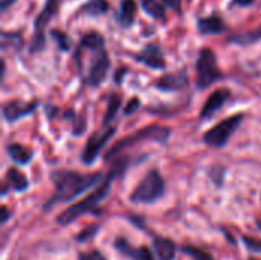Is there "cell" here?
<instances>
[{"label":"cell","mask_w":261,"mask_h":260,"mask_svg":"<svg viewBox=\"0 0 261 260\" xmlns=\"http://www.w3.org/2000/svg\"><path fill=\"white\" fill-rule=\"evenodd\" d=\"M128 167V156H121L116 161H113L110 172L106 175V178L102 179V182L93 188L92 193H89L83 201L70 205L69 208H66L64 211H61L57 216V224L61 227H67L72 222H75L78 218L84 216V215H95L98 216L99 211V204L109 196L110 190H112V184L116 178L124 176L125 170Z\"/></svg>","instance_id":"cell-1"},{"label":"cell","mask_w":261,"mask_h":260,"mask_svg":"<svg viewBox=\"0 0 261 260\" xmlns=\"http://www.w3.org/2000/svg\"><path fill=\"white\" fill-rule=\"evenodd\" d=\"M106 176L101 172L95 173H80L72 170H61L52 173V181L55 185L54 195L46 201L43 210L47 211L54 205L66 204L78 198L80 195L86 193V190L98 187Z\"/></svg>","instance_id":"cell-2"},{"label":"cell","mask_w":261,"mask_h":260,"mask_svg":"<svg viewBox=\"0 0 261 260\" xmlns=\"http://www.w3.org/2000/svg\"><path fill=\"white\" fill-rule=\"evenodd\" d=\"M171 136V129L170 127H164L159 124H153L144 129H139L138 132L119 139L116 144L112 146V149H109V152L106 153L104 159L107 162H110V159H113L115 156H119L122 153V150L130 149L132 146L142 143V141H156V143H167Z\"/></svg>","instance_id":"cell-3"},{"label":"cell","mask_w":261,"mask_h":260,"mask_svg":"<svg viewBox=\"0 0 261 260\" xmlns=\"http://www.w3.org/2000/svg\"><path fill=\"white\" fill-rule=\"evenodd\" d=\"M165 195V179L159 170H150L130 195V202L136 205H150Z\"/></svg>","instance_id":"cell-4"},{"label":"cell","mask_w":261,"mask_h":260,"mask_svg":"<svg viewBox=\"0 0 261 260\" xmlns=\"http://www.w3.org/2000/svg\"><path fill=\"white\" fill-rule=\"evenodd\" d=\"M196 74H197L196 86L199 90H205L223 78V72L219 69L217 57L213 49L210 48L200 49L196 61Z\"/></svg>","instance_id":"cell-5"},{"label":"cell","mask_w":261,"mask_h":260,"mask_svg":"<svg viewBox=\"0 0 261 260\" xmlns=\"http://www.w3.org/2000/svg\"><path fill=\"white\" fill-rule=\"evenodd\" d=\"M63 0H44L41 11L34 18V34L29 44V51L32 54L41 52L46 48V26L50 20L58 14Z\"/></svg>","instance_id":"cell-6"},{"label":"cell","mask_w":261,"mask_h":260,"mask_svg":"<svg viewBox=\"0 0 261 260\" xmlns=\"http://www.w3.org/2000/svg\"><path fill=\"white\" fill-rule=\"evenodd\" d=\"M243 120H245L243 113H237V115L222 120L220 123H217L214 127H211L210 130L203 133V143L213 149H223L229 143L236 130L240 127Z\"/></svg>","instance_id":"cell-7"},{"label":"cell","mask_w":261,"mask_h":260,"mask_svg":"<svg viewBox=\"0 0 261 260\" xmlns=\"http://www.w3.org/2000/svg\"><path fill=\"white\" fill-rule=\"evenodd\" d=\"M109 69H110V58L107 55L106 48L99 51H93L86 75V84L90 87H99L106 81Z\"/></svg>","instance_id":"cell-8"},{"label":"cell","mask_w":261,"mask_h":260,"mask_svg":"<svg viewBox=\"0 0 261 260\" xmlns=\"http://www.w3.org/2000/svg\"><path fill=\"white\" fill-rule=\"evenodd\" d=\"M115 133H116V127H109L104 132L93 133L89 138V141L86 143V146H84V150L81 153V162L84 166H92L96 161V158L101 153V150L106 147V144L110 141V138Z\"/></svg>","instance_id":"cell-9"},{"label":"cell","mask_w":261,"mask_h":260,"mask_svg":"<svg viewBox=\"0 0 261 260\" xmlns=\"http://www.w3.org/2000/svg\"><path fill=\"white\" fill-rule=\"evenodd\" d=\"M37 106H38V101H29V103H26V101H20V100H11L6 104H3L2 115H3V120L8 124H14L18 120L32 115L35 112Z\"/></svg>","instance_id":"cell-10"},{"label":"cell","mask_w":261,"mask_h":260,"mask_svg":"<svg viewBox=\"0 0 261 260\" xmlns=\"http://www.w3.org/2000/svg\"><path fill=\"white\" fill-rule=\"evenodd\" d=\"M133 58H135V61H138L153 70H162L167 67L164 52L158 43H148L141 52L135 54Z\"/></svg>","instance_id":"cell-11"},{"label":"cell","mask_w":261,"mask_h":260,"mask_svg":"<svg viewBox=\"0 0 261 260\" xmlns=\"http://www.w3.org/2000/svg\"><path fill=\"white\" fill-rule=\"evenodd\" d=\"M231 98V92L229 89H217L214 90L205 101L202 110H200V118L202 120H208L211 116H214Z\"/></svg>","instance_id":"cell-12"},{"label":"cell","mask_w":261,"mask_h":260,"mask_svg":"<svg viewBox=\"0 0 261 260\" xmlns=\"http://www.w3.org/2000/svg\"><path fill=\"white\" fill-rule=\"evenodd\" d=\"M156 89L164 90V92H176L182 90L188 86V74L187 70H179L173 74H165L154 83Z\"/></svg>","instance_id":"cell-13"},{"label":"cell","mask_w":261,"mask_h":260,"mask_svg":"<svg viewBox=\"0 0 261 260\" xmlns=\"http://www.w3.org/2000/svg\"><path fill=\"white\" fill-rule=\"evenodd\" d=\"M196 26H197L199 34H202V35H220V34L226 32V29H228L222 15H217V14L199 17Z\"/></svg>","instance_id":"cell-14"},{"label":"cell","mask_w":261,"mask_h":260,"mask_svg":"<svg viewBox=\"0 0 261 260\" xmlns=\"http://www.w3.org/2000/svg\"><path fill=\"white\" fill-rule=\"evenodd\" d=\"M136 0H121L119 9L116 14V21L121 28L130 29L135 25L136 17Z\"/></svg>","instance_id":"cell-15"},{"label":"cell","mask_w":261,"mask_h":260,"mask_svg":"<svg viewBox=\"0 0 261 260\" xmlns=\"http://www.w3.org/2000/svg\"><path fill=\"white\" fill-rule=\"evenodd\" d=\"M153 248L156 253V257L159 260H174L177 254V247L174 241L162 236H154L153 238Z\"/></svg>","instance_id":"cell-16"},{"label":"cell","mask_w":261,"mask_h":260,"mask_svg":"<svg viewBox=\"0 0 261 260\" xmlns=\"http://www.w3.org/2000/svg\"><path fill=\"white\" fill-rule=\"evenodd\" d=\"M6 152H8V156L11 158V161H14L18 166H26L34 158V152L29 147H24L21 144H17V143L8 144Z\"/></svg>","instance_id":"cell-17"},{"label":"cell","mask_w":261,"mask_h":260,"mask_svg":"<svg viewBox=\"0 0 261 260\" xmlns=\"http://www.w3.org/2000/svg\"><path fill=\"white\" fill-rule=\"evenodd\" d=\"M106 48V40L104 37L96 32V31H90L87 34H84L78 43V48L80 51H89V52H93V51H99V49H104Z\"/></svg>","instance_id":"cell-18"},{"label":"cell","mask_w":261,"mask_h":260,"mask_svg":"<svg viewBox=\"0 0 261 260\" xmlns=\"http://www.w3.org/2000/svg\"><path fill=\"white\" fill-rule=\"evenodd\" d=\"M110 9V3L107 0H87L80 6V14L87 17H99L107 14Z\"/></svg>","instance_id":"cell-19"},{"label":"cell","mask_w":261,"mask_h":260,"mask_svg":"<svg viewBox=\"0 0 261 260\" xmlns=\"http://www.w3.org/2000/svg\"><path fill=\"white\" fill-rule=\"evenodd\" d=\"M6 179H8V182H9V187H11L14 192H17V193H23V192H26V190L29 188V181H28V178H26L18 169H15V167L8 169V172H6Z\"/></svg>","instance_id":"cell-20"},{"label":"cell","mask_w":261,"mask_h":260,"mask_svg":"<svg viewBox=\"0 0 261 260\" xmlns=\"http://www.w3.org/2000/svg\"><path fill=\"white\" fill-rule=\"evenodd\" d=\"M121 104H122V98L119 93H112L110 98H109V103H107V109H106V113H104V120H102V127L104 129H109V126L113 123V120L116 118L119 109H121Z\"/></svg>","instance_id":"cell-21"},{"label":"cell","mask_w":261,"mask_h":260,"mask_svg":"<svg viewBox=\"0 0 261 260\" xmlns=\"http://www.w3.org/2000/svg\"><path fill=\"white\" fill-rule=\"evenodd\" d=\"M141 6H142L144 12L147 15L153 17L154 20H161V21L167 20L165 8L159 0H141Z\"/></svg>","instance_id":"cell-22"},{"label":"cell","mask_w":261,"mask_h":260,"mask_svg":"<svg viewBox=\"0 0 261 260\" xmlns=\"http://www.w3.org/2000/svg\"><path fill=\"white\" fill-rule=\"evenodd\" d=\"M261 40V28L255 29V31H249V32H242V34H237L234 37L229 38L231 43L234 44H239V46H249V44H254L257 41Z\"/></svg>","instance_id":"cell-23"},{"label":"cell","mask_w":261,"mask_h":260,"mask_svg":"<svg viewBox=\"0 0 261 260\" xmlns=\"http://www.w3.org/2000/svg\"><path fill=\"white\" fill-rule=\"evenodd\" d=\"M50 37L54 38V41L57 43V48L61 51V52H69L70 48H72V40L70 37L63 32V31H58V29H52L50 31Z\"/></svg>","instance_id":"cell-24"},{"label":"cell","mask_w":261,"mask_h":260,"mask_svg":"<svg viewBox=\"0 0 261 260\" xmlns=\"http://www.w3.org/2000/svg\"><path fill=\"white\" fill-rule=\"evenodd\" d=\"M180 251L184 254L190 256L193 260H214V257L208 251H205L199 247H194V245H185V247H182Z\"/></svg>","instance_id":"cell-25"},{"label":"cell","mask_w":261,"mask_h":260,"mask_svg":"<svg viewBox=\"0 0 261 260\" xmlns=\"http://www.w3.org/2000/svg\"><path fill=\"white\" fill-rule=\"evenodd\" d=\"M125 257H130L132 260H156L154 259L153 251H151L148 247H145V245L138 247V248L132 247Z\"/></svg>","instance_id":"cell-26"},{"label":"cell","mask_w":261,"mask_h":260,"mask_svg":"<svg viewBox=\"0 0 261 260\" xmlns=\"http://www.w3.org/2000/svg\"><path fill=\"white\" fill-rule=\"evenodd\" d=\"M23 44V38L18 32H2V49H6L8 46H15V48H21Z\"/></svg>","instance_id":"cell-27"},{"label":"cell","mask_w":261,"mask_h":260,"mask_svg":"<svg viewBox=\"0 0 261 260\" xmlns=\"http://www.w3.org/2000/svg\"><path fill=\"white\" fill-rule=\"evenodd\" d=\"M210 179L216 184V187H222L225 182V176H226V169L223 166H213L210 169Z\"/></svg>","instance_id":"cell-28"},{"label":"cell","mask_w":261,"mask_h":260,"mask_svg":"<svg viewBox=\"0 0 261 260\" xmlns=\"http://www.w3.org/2000/svg\"><path fill=\"white\" fill-rule=\"evenodd\" d=\"M99 230H101V225H98V224L89 225V227H86V230H83V231L75 238V241H76V242H80V244L89 242V241H92V239L98 234V231H99Z\"/></svg>","instance_id":"cell-29"},{"label":"cell","mask_w":261,"mask_h":260,"mask_svg":"<svg viewBox=\"0 0 261 260\" xmlns=\"http://www.w3.org/2000/svg\"><path fill=\"white\" fill-rule=\"evenodd\" d=\"M245 247L252 251V253H257V254H261V241L255 239V238H251V236H243L242 238Z\"/></svg>","instance_id":"cell-30"},{"label":"cell","mask_w":261,"mask_h":260,"mask_svg":"<svg viewBox=\"0 0 261 260\" xmlns=\"http://www.w3.org/2000/svg\"><path fill=\"white\" fill-rule=\"evenodd\" d=\"M78 260H107V259H106V256H104L101 251H98V250H92V251H89V253H81V254L78 256Z\"/></svg>","instance_id":"cell-31"},{"label":"cell","mask_w":261,"mask_h":260,"mask_svg":"<svg viewBox=\"0 0 261 260\" xmlns=\"http://www.w3.org/2000/svg\"><path fill=\"white\" fill-rule=\"evenodd\" d=\"M139 106H141V100L138 98V97H133L128 103H127V106L124 107V115H132L135 110H138L139 109Z\"/></svg>","instance_id":"cell-32"},{"label":"cell","mask_w":261,"mask_h":260,"mask_svg":"<svg viewBox=\"0 0 261 260\" xmlns=\"http://www.w3.org/2000/svg\"><path fill=\"white\" fill-rule=\"evenodd\" d=\"M255 2L257 0H231L228 6L229 8H236V6H239V8H248V6H252Z\"/></svg>","instance_id":"cell-33"},{"label":"cell","mask_w":261,"mask_h":260,"mask_svg":"<svg viewBox=\"0 0 261 260\" xmlns=\"http://www.w3.org/2000/svg\"><path fill=\"white\" fill-rule=\"evenodd\" d=\"M164 5H167L170 9L176 11V12H180V6H182V0H162Z\"/></svg>","instance_id":"cell-34"},{"label":"cell","mask_w":261,"mask_h":260,"mask_svg":"<svg viewBox=\"0 0 261 260\" xmlns=\"http://www.w3.org/2000/svg\"><path fill=\"white\" fill-rule=\"evenodd\" d=\"M0 213H2L0 222H2V225H5V224H6V221H8V219H9V218L12 216V213H11V211H9V210H8V208H6L5 205H3V207L0 208Z\"/></svg>","instance_id":"cell-35"},{"label":"cell","mask_w":261,"mask_h":260,"mask_svg":"<svg viewBox=\"0 0 261 260\" xmlns=\"http://www.w3.org/2000/svg\"><path fill=\"white\" fill-rule=\"evenodd\" d=\"M125 72H127V67H121V69H119V70L116 72V77H115V81H116L118 84L121 83V77L124 78V74H125Z\"/></svg>","instance_id":"cell-36"},{"label":"cell","mask_w":261,"mask_h":260,"mask_svg":"<svg viewBox=\"0 0 261 260\" xmlns=\"http://www.w3.org/2000/svg\"><path fill=\"white\" fill-rule=\"evenodd\" d=\"M17 0H2V3H0V8H2V11H6L11 5H14Z\"/></svg>","instance_id":"cell-37"},{"label":"cell","mask_w":261,"mask_h":260,"mask_svg":"<svg viewBox=\"0 0 261 260\" xmlns=\"http://www.w3.org/2000/svg\"><path fill=\"white\" fill-rule=\"evenodd\" d=\"M255 224H257V228H258V230H260V231H261V221H257Z\"/></svg>","instance_id":"cell-38"},{"label":"cell","mask_w":261,"mask_h":260,"mask_svg":"<svg viewBox=\"0 0 261 260\" xmlns=\"http://www.w3.org/2000/svg\"><path fill=\"white\" fill-rule=\"evenodd\" d=\"M249 260H261V259H249Z\"/></svg>","instance_id":"cell-39"},{"label":"cell","mask_w":261,"mask_h":260,"mask_svg":"<svg viewBox=\"0 0 261 260\" xmlns=\"http://www.w3.org/2000/svg\"><path fill=\"white\" fill-rule=\"evenodd\" d=\"M187 2H193V0H187Z\"/></svg>","instance_id":"cell-40"}]
</instances>
